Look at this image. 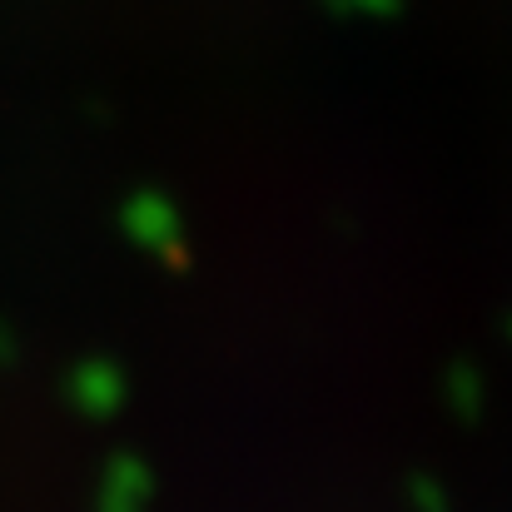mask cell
Here are the masks:
<instances>
[{"instance_id": "cell-1", "label": "cell", "mask_w": 512, "mask_h": 512, "mask_svg": "<svg viewBox=\"0 0 512 512\" xmlns=\"http://www.w3.org/2000/svg\"><path fill=\"white\" fill-rule=\"evenodd\" d=\"M70 388H75V403H80L85 413H110V408H120V398H125V378H120L110 363H85Z\"/></svg>"}, {"instance_id": "cell-2", "label": "cell", "mask_w": 512, "mask_h": 512, "mask_svg": "<svg viewBox=\"0 0 512 512\" xmlns=\"http://www.w3.org/2000/svg\"><path fill=\"white\" fill-rule=\"evenodd\" d=\"M140 498H145V478L135 463H115L110 483H105V512H140Z\"/></svg>"}]
</instances>
